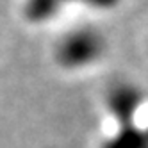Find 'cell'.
<instances>
[{"instance_id":"obj_1","label":"cell","mask_w":148,"mask_h":148,"mask_svg":"<svg viewBox=\"0 0 148 148\" xmlns=\"http://www.w3.org/2000/svg\"><path fill=\"white\" fill-rule=\"evenodd\" d=\"M97 50H98V39L97 36H91V34H75L68 38L64 43H62L61 48V56L64 59V62H86L89 59H93L97 56Z\"/></svg>"}]
</instances>
